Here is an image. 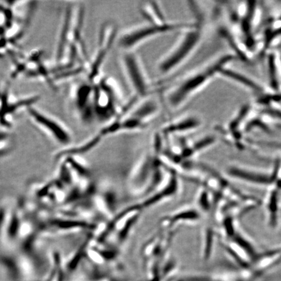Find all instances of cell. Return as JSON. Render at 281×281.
<instances>
[{"label":"cell","mask_w":281,"mask_h":281,"mask_svg":"<svg viewBox=\"0 0 281 281\" xmlns=\"http://www.w3.org/2000/svg\"><path fill=\"white\" fill-rule=\"evenodd\" d=\"M236 57L234 53H222L184 75L164 94V102L167 109L176 112L182 108L196 94L218 76L222 69L228 67Z\"/></svg>","instance_id":"6da1fadb"},{"label":"cell","mask_w":281,"mask_h":281,"mask_svg":"<svg viewBox=\"0 0 281 281\" xmlns=\"http://www.w3.org/2000/svg\"><path fill=\"white\" fill-rule=\"evenodd\" d=\"M190 9L195 18L193 26L182 32L181 36L170 50L158 61L157 69L161 76H172L189 60L203 43L207 32L205 13L200 7L191 2Z\"/></svg>","instance_id":"7a4b0ae2"},{"label":"cell","mask_w":281,"mask_h":281,"mask_svg":"<svg viewBox=\"0 0 281 281\" xmlns=\"http://www.w3.org/2000/svg\"><path fill=\"white\" fill-rule=\"evenodd\" d=\"M123 93L118 82L112 77L103 76L94 85L93 107L95 120L105 125L120 114L123 105Z\"/></svg>","instance_id":"3957f363"},{"label":"cell","mask_w":281,"mask_h":281,"mask_svg":"<svg viewBox=\"0 0 281 281\" xmlns=\"http://www.w3.org/2000/svg\"><path fill=\"white\" fill-rule=\"evenodd\" d=\"M192 22H147L127 28L119 34L117 46L121 51L135 50L137 47L160 35L175 32H183L193 26Z\"/></svg>","instance_id":"277c9868"},{"label":"cell","mask_w":281,"mask_h":281,"mask_svg":"<svg viewBox=\"0 0 281 281\" xmlns=\"http://www.w3.org/2000/svg\"><path fill=\"white\" fill-rule=\"evenodd\" d=\"M84 16L85 9L83 7L77 5H69L67 7L56 42L53 65L64 62L71 46L83 39Z\"/></svg>","instance_id":"5b68a950"},{"label":"cell","mask_w":281,"mask_h":281,"mask_svg":"<svg viewBox=\"0 0 281 281\" xmlns=\"http://www.w3.org/2000/svg\"><path fill=\"white\" fill-rule=\"evenodd\" d=\"M119 65L126 85L132 94L131 96L140 100L151 97L154 92V85L136 51H121Z\"/></svg>","instance_id":"8992f818"},{"label":"cell","mask_w":281,"mask_h":281,"mask_svg":"<svg viewBox=\"0 0 281 281\" xmlns=\"http://www.w3.org/2000/svg\"><path fill=\"white\" fill-rule=\"evenodd\" d=\"M25 112L32 125L41 130L49 139L60 146L65 147V149L70 147L73 140V135L64 122L36 105L29 107Z\"/></svg>","instance_id":"52a82bcc"},{"label":"cell","mask_w":281,"mask_h":281,"mask_svg":"<svg viewBox=\"0 0 281 281\" xmlns=\"http://www.w3.org/2000/svg\"><path fill=\"white\" fill-rule=\"evenodd\" d=\"M118 27L116 23L107 21L100 27L98 37L97 46L93 57L90 60V66L85 78L95 83L102 76V68L110 50L117 43L119 36Z\"/></svg>","instance_id":"ba28073f"},{"label":"cell","mask_w":281,"mask_h":281,"mask_svg":"<svg viewBox=\"0 0 281 281\" xmlns=\"http://www.w3.org/2000/svg\"><path fill=\"white\" fill-rule=\"evenodd\" d=\"M94 85L95 83L85 78L74 83L70 90L69 100L72 111L84 125H90L96 121L93 107Z\"/></svg>","instance_id":"9c48e42d"},{"label":"cell","mask_w":281,"mask_h":281,"mask_svg":"<svg viewBox=\"0 0 281 281\" xmlns=\"http://www.w3.org/2000/svg\"><path fill=\"white\" fill-rule=\"evenodd\" d=\"M38 95H30L16 97L12 95L8 84L2 88L1 95L2 130L9 131L13 126V118L22 111H26L29 107L35 105L40 100Z\"/></svg>","instance_id":"30bf717a"},{"label":"cell","mask_w":281,"mask_h":281,"mask_svg":"<svg viewBox=\"0 0 281 281\" xmlns=\"http://www.w3.org/2000/svg\"><path fill=\"white\" fill-rule=\"evenodd\" d=\"M198 115L187 114L171 122L163 129L165 133L183 132L199 128L203 124Z\"/></svg>","instance_id":"8fae6325"},{"label":"cell","mask_w":281,"mask_h":281,"mask_svg":"<svg viewBox=\"0 0 281 281\" xmlns=\"http://www.w3.org/2000/svg\"><path fill=\"white\" fill-rule=\"evenodd\" d=\"M219 76L223 77V78L233 81L234 83L243 87V88L248 89V90L255 91L261 90L260 87L255 81H252V79L245 76L244 74L229 69V67L222 69L221 72H220Z\"/></svg>","instance_id":"7c38bea8"}]
</instances>
